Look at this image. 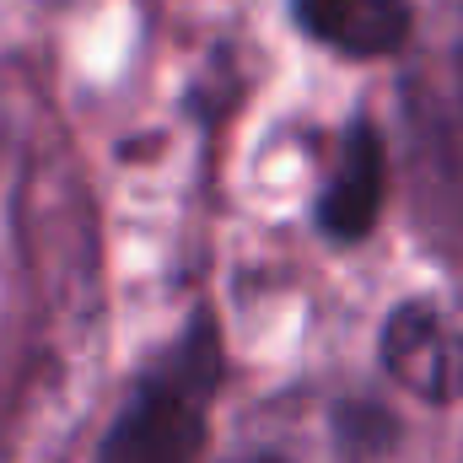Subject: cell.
<instances>
[{"label": "cell", "instance_id": "obj_5", "mask_svg": "<svg viewBox=\"0 0 463 463\" xmlns=\"http://www.w3.org/2000/svg\"><path fill=\"white\" fill-rule=\"evenodd\" d=\"M377 211H383V140L372 124H350L340 162L329 173V189L318 200V222L329 237L355 242L372 232Z\"/></svg>", "mask_w": 463, "mask_h": 463}, {"label": "cell", "instance_id": "obj_4", "mask_svg": "<svg viewBox=\"0 0 463 463\" xmlns=\"http://www.w3.org/2000/svg\"><path fill=\"white\" fill-rule=\"evenodd\" d=\"M297 22L318 43L355 54V60L399 54L410 38V5L404 0H297Z\"/></svg>", "mask_w": 463, "mask_h": 463}, {"label": "cell", "instance_id": "obj_1", "mask_svg": "<svg viewBox=\"0 0 463 463\" xmlns=\"http://www.w3.org/2000/svg\"><path fill=\"white\" fill-rule=\"evenodd\" d=\"M216 377V329L194 318L184 340L135 383L129 404L98 448V463H194L205 448V410Z\"/></svg>", "mask_w": 463, "mask_h": 463}, {"label": "cell", "instance_id": "obj_3", "mask_svg": "<svg viewBox=\"0 0 463 463\" xmlns=\"http://www.w3.org/2000/svg\"><path fill=\"white\" fill-rule=\"evenodd\" d=\"M216 463H355V437L340 410L280 399L253 415Z\"/></svg>", "mask_w": 463, "mask_h": 463}, {"label": "cell", "instance_id": "obj_2", "mask_svg": "<svg viewBox=\"0 0 463 463\" xmlns=\"http://www.w3.org/2000/svg\"><path fill=\"white\" fill-rule=\"evenodd\" d=\"M383 366L415 399L453 404L463 399V329L431 302H410L383 329Z\"/></svg>", "mask_w": 463, "mask_h": 463}]
</instances>
